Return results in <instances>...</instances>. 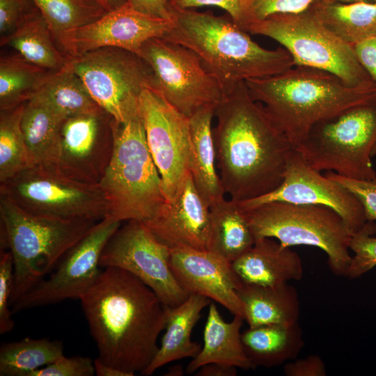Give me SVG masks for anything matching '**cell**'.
Here are the masks:
<instances>
[{"label": "cell", "mask_w": 376, "mask_h": 376, "mask_svg": "<svg viewBox=\"0 0 376 376\" xmlns=\"http://www.w3.org/2000/svg\"><path fill=\"white\" fill-rule=\"evenodd\" d=\"M102 362L134 375L150 365L166 323L165 306L138 278L120 268H102L80 299Z\"/></svg>", "instance_id": "cell-1"}, {"label": "cell", "mask_w": 376, "mask_h": 376, "mask_svg": "<svg viewBox=\"0 0 376 376\" xmlns=\"http://www.w3.org/2000/svg\"><path fill=\"white\" fill-rule=\"evenodd\" d=\"M214 116L217 167L225 194L242 201L276 189L295 148L244 82L225 95Z\"/></svg>", "instance_id": "cell-2"}, {"label": "cell", "mask_w": 376, "mask_h": 376, "mask_svg": "<svg viewBox=\"0 0 376 376\" xmlns=\"http://www.w3.org/2000/svg\"><path fill=\"white\" fill-rule=\"evenodd\" d=\"M244 83L294 148L316 124L353 107L376 104L375 81L351 86L330 72L305 66Z\"/></svg>", "instance_id": "cell-3"}, {"label": "cell", "mask_w": 376, "mask_h": 376, "mask_svg": "<svg viewBox=\"0 0 376 376\" xmlns=\"http://www.w3.org/2000/svg\"><path fill=\"white\" fill-rule=\"evenodd\" d=\"M173 21L163 38L196 53L225 95L248 79L272 76L294 66L283 47L267 49L228 16L180 8L170 3Z\"/></svg>", "instance_id": "cell-4"}, {"label": "cell", "mask_w": 376, "mask_h": 376, "mask_svg": "<svg viewBox=\"0 0 376 376\" xmlns=\"http://www.w3.org/2000/svg\"><path fill=\"white\" fill-rule=\"evenodd\" d=\"M1 250L13 262L10 306L52 273L97 222L39 216L0 195Z\"/></svg>", "instance_id": "cell-5"}, {"label": "cell", "mask_w": 376, "mask_h": 376, "mask_svg": "<svg viewBox=\"0 0 376 376\" xmlns=\"http://www.w3.org/2000/svg\"><path fill=\"white\" fill-rule=\"evenodd\" d=\"M113 148L99 183L108 208L107 217L123 222L150 220L166 200L152 157L139 109L124 121L112 118Z\"/></svg>", "instance_id": "cell-6"}, {"label": "cell", "mask_w": 376, "mask_h": 376, "mask_svg": "<svg viewBox=\"0 0 376 376\" xmlns=\"http://www.w3.org/2000/svg\"><path fill=\"white\" fill-rule=\"evenodd\" d=\"M254 239H276L285 246L318 247L333 274L345 276L352 256V233L332 209L315 205L272 202L244 211Z\"/></svg>", "instance_id": "cell-7"}, {"label": "cell", "mask_w": 376, "mask_h": 376, "mask_svg": "<svg viewBox=\"0 0 376 376\" xmlns=\"http://www.w3.org/2000/svg\"><path fill=\"white\" fill-rule=\"evenodd\" d=\"M295 150L318 171L376 180L371 160L376 150V104L353 107L316 124Z\"/></svg>", "instance_id": "cell-8"}, {"label": "cell", "mask_w": 376, "mask_h": 376, "mask_svg": "<svg viewBox=\"0 0 376 376\" xmlns=\"http://www.w3.org/2000/svg\"><path fill=\"white\" fill-rule=\"evenodd\" d=\"M245 31L281 44L290 54L294 65L330 72L351 86L373 81L359 61L353 46L326 28L309 8L253 21Z\"/></svg>", "instance_id": "cell-9"}, {"label": "cell", "mask_w": 376, "mask_h": 376, "mask_svg": "<svg viewBox=\"0 0 376 376\" xmlns=\"http://www.w3.org/2000/svg\"><path fill=\"white\" fill-rule=\"evenodd\" d=\"M0 195L39 216L98 222L108 214L99 185L74 180L50 164L33 165L0 183Z\"/></svg>", "instance_id": "cell-10"}, {"label": "cell", "mask_w": 376, "mask_h": 376, "mask_svg": "<svg viewBox=\"0 0 376 376\" xmlns=\"http://www.w3.org/2000/svg\"><path fill=\"white\" fill-rule=\"evenodd\" d=\"M139 57L149 70L150 88L187 118L216 107L225 96L198 56L183 45L152 38L143 44Z\"/></svg>", "instance_id": "cell-11"}, {"label": "cell", "mask_w": 376, "mask_h": 376, "mask_svg": "<svg viewBox=\"0 0 376 376\" xmlns=\"http://www.w3.org/2000/svg\"><path fill=\"white\" fill-rule=\"evenodd\" d=\"M65 66L82 81L97 104L118 122L138 109L139 97L150 88L146 63L128 51L104 47L75 57Z\"/></svg>", "instance_id": "cell-12"}, {"label": "cell", "mask_w": 376, "mask_h": 376, "mask_svg": "<svg viewBox=\"0 0 376 376\" xmlns=\"http://www.w3.org/2000/svg\"><path fill=\"white\" fill-rule=\"evenodd\" d=\"M170 247L138 220L126 221L107 242L100 267H115L132 274L148 285L164 306L175 307L188 295L176 280L170 265Z\"/></svg>", "instance_id": "cell-13"}, {"label": "cell", "mask_w": 376, "mask_h": 376, "mask_svg": "<svg viewBox=\"0 0 376 376\" xmlns=\"http://www.w3.org/2000/svg\"><path fill=\"white\" fill-rule=\"evenodd\" d=\"M138 109L163 193L166 201H171L191 174L189 118L150 88L141 93Z\"/></svg>", "instance_id": "cell-14"}, {"label": "cell", "mask_w": 376, "mask_h": 376, "mask_svg": "<svg viewBox=\"0 0 376 376\" xmlns=\"http://www.w3.org/2000/svg\"><path fill=\"white\" fill-rule=\"evenodd\" d=\"M121 221L106 217L63 257L47 279H44L13 305V314L24 310L79 299L97 279L102 268L100 258L110 237Z\"/></svg>", "instance_id": "cell-15"}, {"label": "cell", "mask_w": 376, "mask_h": 376, "mask_svg": "<svg viewBox=\"0 0 376 376\" xmlns=\"http://www.w3.org/2000/svg\"><path fill=\"white\" fill-rule=\"evenodd\" d=\"M111 120L104 111L66 118L49 164L74 180L99 185L113 152Z\"/></svg>", "instance_id": "cell-16"}, {"label": "cell", "mask_w": 376, "mask_h": 376, "mask_svg": "<svg viewBox=\"0 0 376 376\" xmlns=\"http://www.w3.org/2000/svg\"><path fill=\"white\" fill-rule=\"evenodd\" d=\"M272 202L329 207L342 217L352 234L367 221L358 198L339 182L311 168L295 149L288 159L283 179L276 189L256 198L237 201L243 211Z\"/></svg>", "instance_id": "cell-17"}, {"label": "cell", "mask_w": 376, "mask_h": 376, "mask_svg": "<svg viewBox=\"0 0 376 376\" xmlns=\"http://www.w3.org/2000/svg\"><path fill=\"white\" fill-rule=\"evenodd\" d=\"M173 26V19L142 13L127 1L94 22L64 33L56 41L68 57L104 47L122 49L139 56L146 42L164 37Z\"/></svg>", "instance_id": "cell-18"}, {"label": "cell", "mask_w": 376, "mask_h": 376, "mask_svg": "<svg viewBox=\"0 0 376 376\" xmlns=\"http://www.w3.org/2000/svg\"><path fill=\"white\" fill-rule=\"evenodd\" d=\"M170 250L171 270L188 295L205 296L244 320V305L237 292L242 281L232 263L208 250L186 246Z\"/></svg>", "instance_id": "cell-19"}, {"label": "cell", "mask_w": 376, "mask_h": 376, "mask_svg": "<svg viewBox=\"0 0 376 376\" xmlns=\"http://www.w3.org/2000/svg\"><path fill=\"white\" fill-rule=\"evenodd\" d=\"M157 239L170 248L186 246L208 250L211 216L210 205L198 191L191 174L174 197L143 222Z\"/></svg>", "instance_id": "cell-20"}, {"label": "cell", "mask_w": 376, "mask_h": 376, "mask_svg": "<svg viewBox=\"0 0 376 376\" xmlns=\"http://www.w3.org/2000/svg\"><path fill=\"white\" fill-rule=\"evenodd\" d=\"M232 267L242 282L257 285H277L303 276L299 254L269 237L256 240Z\"/></svg>", "instance_id": "cell-21"}, {"label": "cell", "mask_w": 376, "mask_h": 376, "mask_svg": "<svg viewBox=\"0 0 376 376\" xmlns=\"http://www.w3.org/2000/svg\"><path fill=\"white\" fill-rule=\"evenodd\" d=\"M211 301L205 296L191 294L177 306H165V333L155 356L141 373L142 375H151L171 362L185 358L193 359L198 355L202 347L191 340V332L201 317L202 311Z\"/></svg>", "instance_id": "cell-22"}, {"label": "cell", "mask_w": 376, "mask_h": 376, "mask_svg": "<svg viewBox=\"0 0 376 376\" xmlns=\"http://www.w3.org/2000/svg\"><path fill=\"white\" fill-rule=\"evenodd\" d=\"M244 318L234 315L226 322L216 305L211 302L203 331V345L198 355L187 365L186 373L193 374L201 366L218 363L243 370L255 368L246 356L242 343Z\"/></svg>", "instance_id": "cell-23"}, {"label": "cell", "mask_w": 376, "mask_h": 376, "mask_svg": "<svg viewBox=\"0 0 376 376\" xmlns=\"http://www.w3.org/2000/svg\"><path fill=\"white\" fill-rule=\"evenodd\" d=\"M249 327L298 323L300 302L296 288L288 283L263 286L241 282L237 290Z\"/></svg>", "instance_id": "cell-24"}, {"label": "cell", "mask_w": 376, "mask_h": 376, "mask_svg": "<svg viewBox=\"0 0 376 376\" xmlns=\"http://www.w3.org/2000/svg\"><path fill=\"white\" fill-rule=\"evenodd\" d=\"M216 107L204 108L189 118L191 142V174L194 184L210 205L224 197L219 173L212 121Z\"/></svg>", "instance_id": "cell-25"}, {"label": "cell", "mask_w": 376, "mask_h": 376, "mask_svg": "<svg viewBox=\"0 0 376 376\" xmlns=\"http://www.w3.org/2000/svg\"><path fill=\"white\" fill-rule=\"evenodd\" d=\"M244 350L256 368H273L297 357L304 347L298 323L249 327L241 334Z\"/></svg>", "instance_id": "cell-26"}, {"label": "cell", "mask_w": 376, "mask_h": 376, "mask_svg": "<svg viewBox=\"0 0 376 376\" xmlns=\"http://www.w3.org/2000/svg\"><path fill=\"white\" fill-rule=\"evenodd\" d=\"M54 39L47 22L35 8L24 16L12 33L1 38V45L12 47L34 65L55 72L65 66L68 58L56 47Z\"/></svg>", "instance_id": "cell-27"}, {"label": "cell", "mask_w": 376, "mask_h": 376, "mask_svg": "<svg viewBox=\"0 0 376 376\" xmlns=\"http://www.w3.org/2000/svg\"><path fill=\"white\" fill-rule=\"evenodd\" d=\"M210 208L208 251L232 263L255 242L246 214L237 201L224 197L212 203Z\"/></svg>", "instance_id": "cell-28"}, {"label": "cell", "mask_w": 376, "mask_h": 376, "mask_svg": "<svg viewBox=\"0 0 376 376\" xmlns=\"http://www.w3.org/2000/svg\"><path fill=\"white\" fill-rule=\"evenodd\" d=\"M309 9L326 28L352 46L376 37V3L317 0Z\"/></svg>", "instance_id": "cell-29"}, {"label": "cell", "mask_w": 376, "mask_h": 376, "mask_svg": "<svg viewBox=\"0 0 376 376\" xmlns=\"http://www.w3.org/2000/svg\"><path fill=\"white\" fill-rule=\"evenodd\" d=\"M33 97L65 118L104 111L91 97L80 78L66 66L51 72Z\"/></svg>", "instance_id": "cell-30"}, {"label": "cell", "mask_w": 376, "mask_h": 376, "mask_svg": "<svg viewBox=\"0 0 376 376\" xmlns=\"http://www.w3.org/2000/svg\"><path fill=\"white\" fill-rule=\"evenodd\" d=\"M65 119L36 98L24 103L21 128L33 165L50 163Z\"/></svg>", "instance_id": "cell-31"}, {"label": "cell", "mask_w": 376, "mask_h": 376, "mask_svg": "<svg viewBox=\"0 0 376 376\" xmlns=\"http://www.w3.org/2000/svg\"><path fill=\"white\" fill-rule=\"evenodd\" d=\"M62 340L25 338L0 347V376H28L63 356Z\"/></svg>", "instance_id": "cell-32"}, {"label": "cell", "mask_w": 376, "mask_h": 376, "mask_svg": "<svg viewBox=\"0 0 376 376\" xmlns=\"http://www.w3.org/2000/svg\"><path fill=\"white\" fill-rule=\"evenodd\" d=\"M52 72L20 56L0 61V109H13L31 99Z\"/></svg>", "instance_id": "cell-33"}, {"label": "cell", "mask_w": 376, "mask_h": 376, "mask_svg": "<svg viewBox=\"0 0 376 376\" xmlns=\"http://www.w3.org/2000/svg\"><path fill=\"white\" fill-rule=\"evenodd\" d=\"M24 104L1 111L0 183L33 166L21 128Z\"/></svg>", "instance_id": "cell-34"}, {"label": "cell", "mask_w": 376, "mask_h": 376, "mask_svg": "<svg viewBox=\"0 0 376 376\" xmlns=\"http://www.w3.org/2000/svg\"><path fill=\"white\" fill-rule=\"evenodd\" d=\"M47 22L55 40L86 25L105 13L92 0H31Z\"/></svg>", "instance_id": "cell-35"}, {"label": "cell", "mask_w": 376, "mask_h": 376, "mask_svg": "<svg viewBox=\"0 0 376 376\" xmlns=\"http://www.w3.org/2000/svg\"><path fill=\"white\" fill-rule=\"evenodd\" d=\"M376 224L367 221L365 225L352 236L350 249L353 252L346 277L355 279L376 266Z\"/></svg>", "instance_id": "cell-36"}, {"label": "cell", "mask_w": 376, "mask_h": 376, "mask_svg": "<svg viewBox=\"0 0 376 376\" xmlns=\"http://www.w3.org/2000/svg\"><path fill=\"white\" fill-rule=\"evenodd\" d=\"M13 285V262L11 253L3 249L0 252V334L10 332L15 322L9 309Z\"/></svg>", "instance_id": "cell-37"}, {"label": "cell", "mask_w": 376, "mask_h": 376, "mask_svg": "<svg viewBox=\"0 0 376 376\" xmlns=\"http://www.w3.org/2000/svg\"><path fill=\"white\" fill-rule=\"evenodd\" d=\"M95 373L94 361L90 357L64 355L28 376H93Z\"/></svg>", "instance_id": "cell-38"}, {"label": "cell", "mask_w": 376, "mask_h": 376, "mask_svg": "<svg viewBox=\"0 0 376 376\" xmlns=\"http://www.w3.org/2000/svg\"><path fill=\"white\" fill-rule=\"evenodd\" d=\"M324 175L341 184L358 198L363 208L367 221H376V180L350 179L331 171H327Z\"/></svg>", "instance_id": "cell-39"}, {"label": "cell", "mask_w": 376, "mask_h": 376, "mask_svg": "<svg viewBox=\"0 0 376 376\" xmlns=\"http://www.w3.org/2000/svg\"><path fill=\"white\" fill-rule=\"evenodd\" d=\"M171 3L183 9L212 6L224 10L232 20L245 31L251 23L249 0H171Z\"/></svg>", "instance_id": "cell-40"}, {"label": "cell", "mask_w": 376, "mask_h": 376, "mask_svg": "<svg viewBox=\"0 0 376 376\" xmlns=\"http://www.w3.org/2000/svg\"><path fill=\"white\" fill-rule=\"evenodd\" d=\"M315 1L317 0H249L251 23L274 14L302 12Z\"/></svg>", "instance_id": "cell-41"}, {"label": "cell", "mask_w": 376, "mask_h": 376, "mask_svg": "<svg viewBox=\"0 0 376 376\" xmlns=\"http://www.w3.org/2000/svg\"><path fill=\"white\" fill-rule=\"evenodd\" d=\"M35 8L31 0H0L1 38L12 33L24 16Z\"/></svg>", "instance_id": "cell-42"}, {"label": "cell", "mask_w": 376, "mask_h": 376, "mask_svg": "<svg viewBox=\"0 0 376 376\" xmlns=\"http://www.w3.org/2000/svg\"><path fill=\"white\" fill-rule=\"evenodd\" d=\"M283 373L287 376L327 375L325 364L322 359L316 354L286 363L283 368Z\"/></svg>", "instance_id": "cell-43"}, {"label": "cell", "mask_w": 376, "mask_h": 376, "mask_svg": "<svg viewBox=\"0 0 376 376\" xmlns=\"http://www.w3.org/2000/svg\"><path fill=\"white\" fill-rule=\"evenodd\" d=\"M353 47L359 61L376 83V37L361 41Z\"/></svg>", "instance_id": "cell-44"}, {"label": "cell", "mask_w": 376, "mask_h": 376, "mask_svg": "<svg viewBox=\"0 0 376 376\" xmlns=\"http://www.w3.org/2000/svg\"><path fill=\"white\" fill-rule=\"evenodd\" d=\"M136 10L156 17L172 19L171 0H127Z\"/></svg>", "instance_id": "cell-45"}, {"label": "cell", "mask_w": 376, "mask_h": 376, "mask_svg": "<svg viewBox=\"0 0 376 376\" xmlns=\"http://www.w3.org/2000/svg\"><path fill=\"white\" fill-rule=\"evenodd\" d=\"M237 368L226 364L212 363L199 368L194 373L197 376H235Z\"/></svg>", "instance_id": "cell-46"}, {"label": "cell", "mask_w": 376, "mask_h": 376, "mask_svg": "<svg viewBox=\"0 0 376 376\" xmlns=\"http://www.w3.org/2000/svg\"><path fill=\"white\" fill-rule=\"evenodd\" d=\"M95 373L97 376H132L131 374L104 363L97 358L94 360Z\"/></svg>", "instance_id": "cell-47"}, {"label": "cell", "mask_w": 376, "mask_h": 376, "mask_svg": "<svg viewBox=\"0 0 376 376\" xmlns=\"http://www.w3.org/2000/svg\"><path fill=\"white\" fill-rule=\"evenodd\" d=\"M97 6H99L105 13H109L112 10H114L124 3H125L127 0H92Z\"/></svg>", "instance_id": "cell-48"}, {"label": "cell", "mask_w": 376, "mask_h": 376, "mask_svg": "<svg viewBox=\"0 0 376 376\" xmlns=\"http://www.w3.org/2000/svg\"><path fill=\"white\" fill-rule=\"evenodd\" d=\"M184 375V370L181 365H175L171 367L166 375L167 376H182Z\"/></svg>", "instance_id": "cell-49"}, {"label": "cell", "mask_w": 376, "mask_h": 376, "mask_svg": "<svg viewBox=\"0 0 376 376\" xmlns=\"http://www.w3.org/2000/svg\"><path fill=\"white\" fill-rule=\"evenodd\" d=\"M328 1H338V2H342V3H352V2H360V1L376 3V0H328Z\"/></svg>", "instance_id": "cell-50"}]
</instances>
